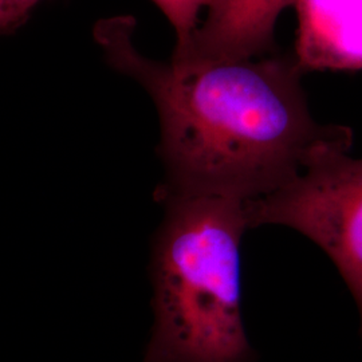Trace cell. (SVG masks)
<instances>
[{"label": "cell", "mask_w": 362, "mask_h": 362, "mask_svg": "<svg viewBox=\"0 0 362 362\" xmlns=\"http://www.w3.org/2000/svg\"><path fill=\"white\" fill-rule=\"evenodd\" d=\"M161 202L152 243L155 325L143 362H255L242 317L246 203L191 194Z\"/></svg>", "instance_id": "2"}, {"label": "cell", "mask_w": 362, "mask_h": 362, "mask_svg": "<svg viewBox=\"0 0 362 362\" xmlns=\"http://www.w3.org/2000/svg\"><path fill=\"white\" fill-rule=\"evenodd\" d=\"M290 0H214L194 35L172 57L250 59L275 52V25Z\"/></svg>", "instance_id": "4"}, {"label": "cell", "mask_w": 362, "mask_h": 362, "mask_svg": "<svg viewBox=\"0 0 362 362\" xmlns=\"http://www.w3.org/2000/svg\"><path fill=\"white\" fill-rule=\"evenodd\" d=\"M40 1L43 0H0V34L22 26Z\"/></svg>", "instance_id": "7"}, {"label": "cell", "mask_w": 362, "mask_h": 362, "mask_svg": "<svg viewBox=\"0 0 362 362\" xmlns=\"http://www.w3.org/2000/svg\"><path fill=\"white\" fill-rule=\"evenodd\" d=\"M353 141L329 144L291 180L246 203L250 228L278 224L297 230L333 260L354 298L362 337V158Z\"/></svg>", "instance_id": "3"}, {"label": "cell", "mask_w": 362, "mask_h": 362, "mask_svg": "<svg viewBox=\"0 0 362 362\" xmlns=\"http://www.w3.org/2000/svg\"><path fill=\"white\" fill-rule=\"evenodd\" d=\"M134 27L130 16L103 19L94 38L155 101L165 165L157 200L209 194L248 203L291 180L321 148L353 141L349 128L310 116L293 55L156 61L136 49Z\"/></svg>", "instance_id": "1"}, {"label": "cell", "mask_w": 362, "mask_h": 362, "mask_svg": "<svg viewBox=\"0 0 362 362\" xmlns=\"http://www.w3.org/2000/svg\"><path fill=\"white\" fill-rule=\"evenodd\" d=\"M297 13L291 54L302 74L361 70L362 0H290Z\"/></svg>", "instance_id": "5"}, {"label": "cell", "mask_w": 362, "mask_h": 362, "mask_svg": "<svg viewBox=\"0 0 362 362\" xmlns=\"http://www.w3.org/2000/svg\"><path fill=\"white\" fill-rule=\"evenodd\" d=\"M168 18L176 33V47L184 46L194 35L203 13L214 0H153Z\"/></svg>", "instance_id": "6"}]
</instances>
